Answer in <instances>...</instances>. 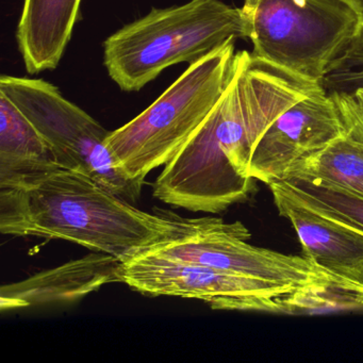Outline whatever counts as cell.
Here are the masks:
<instances>
[{
  "instance_id": "6da1fadb",
  "label": "cell",
  "mask_w": 363,
  "mask_h": 363,
  "mask_svg": "<svg viewBox=\"0 0 363 363\" xmlns=\"http://www.w3.org/2000/svg\"><path fill=\"white\" fill-rule=\"evenodd\" d=\"M323 88L247 50L235 52L224 94L154 184L159 201L192 212L220 213L250 197L252 150L265 129L299 99Z\"/></svg>"
},
{
  "instance_id": "7a4b0ae2",
  "label": "cell",
  "mask_w": 363,
  "mask_h": 363,
  "mask_svg": "<svg viewBox=\"0 0 363 363\" xmlns=\"http://www.w3.org/2000/svg\"><path fill=\"white\" fill-rule=\"evenodd\" d=\"M203 220L138 209L86 174L61 167L0 188L4 235L65 240L122 262Z\"/></svg>"
},
{
  "instance_id": "3957f363",
  "label": "cell",
  "mask_w": 363,
  "mask_h": 363,
  "mask_svg": "<svg viewBox=\"0 0 363 363\" xmlns=\"http://www.w3.org/2000/svg\"><path fill=\"white\" fill-rule=\"evenodd\" d=\"M230 39H247L241 8L222 0H191L126 25L104 43L110 78L125 92H138L167 67L197 62Z\"/></svg>"
},
{
  "instance_id": "277c9868",
  "label": "cell",
  "mask_w": 363,
  "mask_h": 363,
  "mask_svg": "<svg viewBox=\"0 0 363 363\" xmlns=\"http://www.w3.org/2000/svg\"><path fill=\"white\" fill-rule=\"evenodd\" d=\"M235 41L230 39L188 69L141 114L110 131L106 146L120 171L144 184L167 164L207 120L233 77Z\"/></svg>"
},
{
  "instance_id": "5b68a950",
  "label": "cell",
  "mask_w": 363,
  "mask_h": 363,
  "mask_svg": "<svg viewBox=\"0 0 363 363\" xmlns=\"http://www.w3.org/2000/svg\"><path fill=\"white\" fill-rule=\"evenodd\" d=\"M241 10L252 56L320 84L363 22L345 0H243Z\"/></svg>"
},
{
  "instance_id": "8992f818",
  "label": "cell",
  "mask_w": 363,
  "mask_h": 363,
  "mask_svg": "<svg viewBox=\"0 0 363 363\" xmlns=\"http://www.w3.org/2000/svg\"><path fill=\"white\" fill-rule=\"evenodd\" d=\"M0 92L35 125L59 165L82 172L122 199L135 203L143 184L127 178L106 146L110 131L42 79L0 77Z\"/></svg>"
},
{
  "instance_id": "52a82bcc",
  "label": "cell",
  "mask_w": 363,
  "mask_h": 363,
  "mask_svg": "<svg viewBox=\"0 0 363 363\" xmlns=\"http://www.w3.org/2000/svg\"><path fill=\"white\" fill-rule=\"evenodd\" d=\"M248 229L241 222L205 218L195 230L160 242L150 250L176 260L214 267L257 279L301 286L335 277L303 256L286 255L247 243Z\"/></svg>"
},
{
  "instance_id": "ba28073f",
  "label": "cell",
  "mask_w": 363,
  "mask_h": 363,
  "mask_svg": "<svg viewBox=\"0 0 363 363\" xmlns=\"http://www.w3.org/2000/svg\"><path fill=\"white\" fill-rule=\"evenodd\" d=\"M122 282L144 295L199 299L212 309L230 311L242 297L274 296L297 288L176 260L152 250L123 263Z\"/></svg>"
},
{
  "instance_id": "9c48e42d",
  "label": "cell",
  "mask_w": 363,
  "mask_h": 363,
  "mask_svg": "<svg viewBox=\"0 0 363 363\" xmlns=\"http://www.w3.org/2000/svg\"><path fill=\"white\" fill-rule=\"evenodd\" d=\"M333 97L320 88L291 105L261 135L252 150L250 176L282 182L291 169L345 135Z\"/></svg>"
},
{
  "instance_id": "30bf717a",
  "label": "cell",
  "mask_w": 363,
  "mask_h": 363,
  "mask_svg": "<svg viewBox=\"0 0 363 363\" xmlns=\"http://www.w3.org/2000/svg\"><path fill=\"white\" fill-rule=\"evenodd\" d=\"M267 186L278 213L296 231L301 256L326 273L363 286V233L308 207L281 182Z\"/></svg>"
},
{
  "instance_id": "8fae6325",
  "label": "cell",
  "mask_w": 363,
  "mask_h": 363,
  "mask_svg": "<svg viewBox=\"0 0 363 363\" xmlns=\"http://www.w3.org/2000/svg\"><path fill=\"white\" fill-rule=\"evenodd\" d=\"M120 259L95 252L28 279L4 286L1 310L74 301L99 290L104 284L122 282Z\"/></svg>"
},
{
  "instance_id": "7c38bea8",
  "label": "cell",
  "mask_w": 363,
  "mask_h": 363,
  "mask_svg": "<svg viewBox=\"0 0 363 363\" xmlns=\"http://www.w3.org/2000/svg\"><path fill=\"white\" fill-rule=\"evenodd\" d=\"M82 0H24L18 50L31 75L58 67L79 18Z\"/></svg>"
},
{
  "instance_id": "4fadbf2b",
  "label": "cell",
  "mask_w": 363,
  "mask_h": 363,
  "mask_svg": "<svg viewBox=\"0 0 363 363\" xmlns=\"http://www.w3.org/2000/svg\"><path fill=\"white\" fill-rule=\"evenodd\" d=\"M233 311L286 315L363 313V286L329 277L274 296L242 297L235 301Z\"/></svg>"
},
{
  "instance_id": "5bb4252c",
  "label": "cell",
  "mask_w": 363,
  "mask_h": 363,
  "mask_svg": "<svg viewBox=\"0 0 363 363\" xmlns=\"http://www.w3.org/2000/svg\"><path fill=\"white\" fill-rule=\"evenodd\" d=\"M59 167L43 135L13 101L0 92V188Z\"/></svg>"
},
{
  "instance_id": "9a60e30c",
  "label": "cell",
  "mask_w": 363,
  "mask_h": 363,
  "mask_svg": "<svg viewBox=\"0 0 363 363\" xmlns=\"http://www.w3.org/2000/svg\"><path fill=\"white\" fill-rule=\"evenodd\" d=\"M289 178L310 180L363 199V144L345 133L295 165Z\"/></svg>"
},
{
  "instance_id": "2e32d148",
  "label": "cell",
  "mask_w": 363,
  "mask_h": 363,
  "mask_svg": "<svg viewBox=\"0 0 363 363\" xmlns=\"http://www.w3.org/2000/svg\"><path fill=\"white\" fill-rule=\"evenodd\" d=\"M281 182L308 207L363 233V199L301 178Z\"/></svg>"
},
{
  "instance_id": "e0dca14e",
  "label": "cell",
  "mask_w": 363,
  "mask_h": 363,
  "mask_svg": "<svg viewBox=\"0 0 363 363\" xmlns=\"http://www.w3.org/2000/svg\"><path fill=\"white\" fill-rule=\"evenodd\" d=\"M322 86L327 93H352L363 88V22L350 48L328 69Z\"/></svg>"
},
{
  "instance_id": "ac0fdd59",
  "label": "cell",
  "mask_w": 363,
  "mask_h": 363,
  "mask_svg": "<svg viewBox=\"0 0 363 363\" xmlns=\"http://www.w3.org/2000/svg\"><path fill=\"white\" fill-rule=\"evenodd\" d=\"M337 106L348 135L363 144V88L352 93H328Z\"/></svg>"
},
{
  "instance_id": "d6986e66",
  "label": "cell",
  "mask_w": 363,
  "mask_h": 363,
  "mask_svg": "<svg viewBox=\"0 0 363 363\" xmlns=\"http://www.w3.org/2000/svg\"><path fill=\"white\" fill-rule=\"evenodd\" d=\"M348 4L356 8L359 12L363 14V0H345Z\"/></svg>"
}]
</instances>
